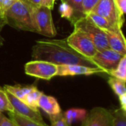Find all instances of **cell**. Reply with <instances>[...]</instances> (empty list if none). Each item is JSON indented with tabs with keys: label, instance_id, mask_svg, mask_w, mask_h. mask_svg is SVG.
I'll return each instance as SVG.
<instances>
[{
	"label": "cell",
	"instance_id": "6da1fadb",
	"mask_svg": "<svg viewBox=\"0 0 126 126\" xmlns=\"http://www.w3.org/2000/svg\"><path fill=\"white\" fill-rule=\"evenodd\" d=\"M32 58L56 65H82L91 68H99L91 59L72 48L66 39L36 41L32 48Z\"/></svg>",
	"mask_w": 126,
	"mask_h": 126
},
{
	"label": "cell",
	"instance_id": "7a4b0ae2",
	"mask_svg": "<svg viewBox=\"0 0 126 126\" xmlns=\"http://www.w3.org/2000/svg\"><path fill=\"white\" fill-rule=\"evenodd\" d=\"M7 24L24 31L35 32L30 4L24 0H16L6 13Z\"/></svg>",
	"mask_w": 126,
	"mask_h": 126
},
{
	"label": "cell",
	"instance_id": "3957f363",
	"mask_svg": "<svg viewBox=\"0 0 126 126\" xmlns=\"http://www.w3.org/2000/svg\"><path fill=\"white\" fill-rule=\"evenodd\" d=\"M30 8L35 32L47 37L55 36L57 31L52 19V10L42 5L40 7L30 5Z\"/></svg>",
	"mask_w": 126,
	"mask_h": 126
},
{
	"label": "cell",
	"instance_id": "277c9868",
	"mask_svg": "<svg viewBox=\"0 0 126 126\" xmlns=\"http://www.w3.org/2000/svg\"><path fill=\"white\" fill-rule=\"evenodd\" d=\"M73 25L74 29L81 31L92 41L97 51L110 49L104 31L95 25L87 16L78 19Z\"/></svg>",
	"mask_w": 126,
	"mask_h": 126
},
{
	"label": "cell",
	"instance_id": "5b68a950",
	"mask_svg": "<svg viewBox=\"0 0 126 126\" xmlns=\"http://www.w3.org/2000/svg\"><path fill=\"white\" fill-rule=\"evenodd\" d=\"M92 11L105 18L113 27L122 28L124 15L120 11L115 0H100Z\"/></svg>",
	"mask_w": 126,
	"mask_h": 126
},
{
	"label": "cell",
	"instance_id": "8992f818",
	"mask_svg": "<svg viewBox=\"0 0 126 126\" xmlns=\"http://www.w3.org/2000/svg\"><path fill=\"white\" fill-rule=\"evenodd\" d=\"M67 44L75 51L92 59L97 52V49L92 41L81 31L74 29L70 35L66 38Z\"/></svg>",
	"mask_w": 126,
	"mask_h": 126
},
{
	"label": "cell",
	"instance_id": "52a82bcc",
	"mask_svg": "<svg viewBox=\"0 0 126 126\" xmlns=\"http://www.w3.org/2000/svg\"><path fill=\"white\" fill-rule=\"evenodd\" d=\"M57 71L58 65L45 61L34 60L24 65L26 75L46 80H49L56 76Z\"/></svg>",
	"mask_w": 126,
	"mask_h": 126
},
{
	"label": "cell",
	"instance_id": "ba28073f",
	"mask_svg": "<svg viewBox=\"0 0 126 126\" xmlns=\"http://www.w3.org/2000/svg\"><path fill=\"white\" fill-rule=\"evenodd\" d=\"M125 56L111 49L97 51V54L91 59L99 68L102 69L106 73L114 69L122 58Z\"/></svg>",
	"mask_w": 126,
	"mask_h": 126
},
{
	"label": "cell",
	"instance_id": "9c48e42d",
	"mask_svg": "<svg viewBox=\"0 0 126 126\" xmlns=\"http://www.w3.org/2000/svg\"><path fill=\"white\" fill-rule=\"evenodd\" d=\"M81 126H113V114L103 107H94L87 113Z\"/></svg>",
	"mask_w": 126,
	"mask_h": 126
},
{
	"label": "cell",
	"instance_id": "30bf717a",
	"mask_svg": "<svg viewBox=\"0 0 126 126\" xmlns=\"http://www.w3.org/2000/svg\"><path fill=\"white\" fill-rule=\"evenodd\" d=\"M7 95V97L13 108V112L29 118L32 120H34L35 122H38L41 124H46L42 118V116L39 111L38 109H34L29 106L27 104L24 103L23 101L20 100L15 96H13L12 94L9 93L8 92L5 91Z\"/></svg>",
	"mask_w": 126,
	"mask_h": 126
},
{
	"label": "cell",
	"instance_id": "8fae6325",
	"mask_svg": "<svg viewBox=\"0 0 126 126\" xmlns=\"http://www.w3.org/2000/svg\"><path fill=\"white\" fill-rule=\"evenodd\" d=\"M103 30L106 35L109 48L123 55H126V42L122 28L114 27L111 30Z\"/></svg>",
	"mask_w": 126,
	"mask_h": 126
},
{
	"label": "cell",
	"instance_id": "7c38bea8",
	"mask_svg": "<svg viewBox=\"0 0 126 126\" xmlns=\"http://www.w3.org/2000/svg\"><path fill=\"white\" fill-rule=\"evenodd\" d=\"M105 72L100 68H91L82 65H58L56 76L91 75Z\"/></svg>",
	"mask_w": 126,
	"mask_h": 126
},
{
	"label": "cell",
	"instance_id": "4fadbf2b",
	"mask_svg": "<svg viewBox=\"0 0 126 126\" xmlns=\"http://www.w3.org/2000/svg\"><path fill=\"white\" fill-rule=\"evenodd\" d=\"M38 107L49 115H55L62 111L58 100L55 97L44 93H42L38 100Z\"/></svg>",
	"mask_w": 126,
	"mask_h": 126
},
{
	"label": "cell",
	"instance_id": "5bb4252c",
	"mask_svg": "<svg viewBox=\"0 0 126 126\" xmlns=\"http://www.w3.org/2000/svg\"><path fill=\"white\" fill-rule=\"evenodd\" d=\"M36 87L34 86H10V85H5L4 86V89L9 93L12 94L13 96L17 97L21 101H24L26 95L30 93L31 91H32Z\"/></svg>",
	"mask_w": 126,
	"mask_h": 126
},
{
	"label": "cell",
	"instance_id": "9a60e30c",
	"mask_svg": "<svg viewBox=\"0 0 126 126\" xmlns=\"http://www.w3.org/2000/svg\"><path fill=\"white\" fill-rule=\"evenodd\" d=\"M87 113V111L83 109H70L63 113V116L67 123L71 125L78 121H83Z\"/></svg>",
	"mask_w": 126,
	"mask_h": 126
},
{
	"label": "cell",
	"instance_id": "2e32d148",
	"mask_svg": "<svg viewBox=\"0 0 126 126\" xmlns=\"http://www.w3.org/2000/svg\"><path fill=\"white\" fill-rule=\"evenodd\" d=\"M9 118L17 126H48L47 124H41L29 118L22 117L15 112H9Z\"/></svg>",
	"mask_w": 126,
	"mask_h": 126
},
{
	"label": "cell",
	"instance_id": "e0dca14e",
	"mask_svg": "<svg viewBox=\"0 0 126 126\" xmlns=\"http://www.w3.org/2000/svg\"><path fill=\"white\" fill-rule=\"evenodd\" d=\"M62 2H65L69 4L74 11V18L72 25L80 18L85 16L83 13V0H61Z\"/></svg>",
	"mask_w": 126,
	"mask_h": 126
},
{
	"label": "cell",
	"instance_id": "ac0fdd59",
	"mask_svg": "<svg viewBox=\"0 0 126 126\" xmlns=\"http://www.w3.org/2000/svg\"><path fill=\"white\" fill-rule=\"evenodd\" d=\"M108 83L118 97L123 94H126V80L111 76L108 80Z\"/></svg>",
	"mask_w": 126,
	"mask_h": 126
},
{
	"label": "cell",
	"instance_id": "d6986e66",
	"mask_svg": "<svg viewBox=\"0 0 126 126\" xmlns=\"http://www.w3.org/2000/svg\"><path fill=\"white\" fill-rule=\"evenodd\" d=\"M86 16H87L95 25H97L98 27H100L102 30H111L114 27L105 18L94 13V12L91 11Z\"/></svg>",
	"mask_w": 126,
	"mask_h": 126
},
{
	"label": "cell",
	"instance_id": "ffe728a7",
	"mask_svg": "<svg viewBox=\"0 0 126 126\" xmlns=\"http://www.w3.org/2000/svg\"><path fill=\"white\" fill-rule=\"evenodd\" d=\"M110 76L126 80V55L123 56L117 66L108 73Z\"/></svg>",
	"mask_w": 126,
	"mask_h": 126
},
{
	"label": "cell",
	"instance_id": "44dd1931",
	"mask_svg": "<svg viewBox=\"0 0 126 126\" xmlns=\"http://www.w3.org/2000/svg\"><path fill=\"white\" fill-rule=\"evenodd\" d=\"M42 93L43 92H41L37 88H35L26 95L23 102L25 103L26 104H27L31 108H32L34 109H38V100H39L41 95L42 94Z\"/></svg>",
	"mask_w": 126,
	"mask_h": 126
},
{
	"label": "cell",
	"instance_id": "7402d4cb",
	"mask_svg": "<svg viewBox=\"0 0 126 126\" xmlns=\"http://www.w3.org/2000/svg\"><path fill=\"white\" fill-rule=\"evenodd\" d=\"M13 112V108L7 97L5 90L0 87V112Z\"/></svg>",
	"mask_w": 126,
	"mask_h": 126
},
{
	"label": "cell",
	"instance_id": "603a6c76",
	"mask_svg": "<svg viewBox=\"0 0 126 126\" xmlns=\"http://www.w3.org/2000/svg\"><path fill=\"white\" fill-rule=\"evenodd\" d=\"M16 0H0V24L4 27L7 24L6 13Z\"/></svg>",
	"mask_w": 126,
	"mask_h": 126
},
{
	"label": "cell",
	"instance_id": "cb8c5ba5",
	"mask_svg": "<svg viewBox=\"0 0 126 126\" xmlns=\"http://www.w3.org/2000/svg\"><path fill=\"white\" fill-rule=\"evenodd\" d=\"M113 126H126V111L121 109L115 110L113 113Z\"/></svg>",
	"mask_w": 126,
	"mask_h": 126
},
{
	"label": "cell",
	"instance_id": "d4e9b609",
	"mask_svg": "<svg viewBox=\"0 0 126 126\" xmlns=\"http://www.w3.org/2000/svg\"><path fill=\"white\" fill-rule=\"evenodd\" d=\"M59 13L62 18H66L72 24L74 18V11L69 4L65 2H62L59 6Z\"/></svg>",
	"mask_w": 126,
	"mask_h": 126
},
{
	"label": "cell",
	"instance_id": "484cf974",
	"mask_svg": "<svg viewBox=\"0 0 126 126\" xmlns=\"http://www.w3.org/2000/svg\"><path fill=\"white\" fill-rule=\"evenodd\" d=\"M51 122V126H70L64 118L63 113H61L55 115H49Z\"/></svg>",
	"mask_w": 126,
	"mask_h": 126
},
{
	"label": "cell",
	"instance_id": "4316f807",
	"mask_svg": "<svg viewBox=\"0 0 126 126\" xmlns=\"http://www.w3.org/2000/svg\"><path fill=\"white\" fill-rule=\"evenodd\" d=\"M100 0H83V13L86 16L89 13L92 11L93 7Z\"/></svg>",
	"mask_w": 126,
	"mask_h": 126
},
{
	"label": "cell",
	"instance_id": "83f0119b",
	"mask_svg": "<svg viewBox=\"0 0 126 126\" xmlns=\"http://www.w3.org/2000/svg\"><path fill=\"white\" fill-rule=\"evenodd\" d=\"M0 126H17L10 118L0 112Z\"/></svg>",
	"mask_w": 126,
	"mask_h": 126
},
{
	"label": "cell",
	"instance_id": "f1b7e54d",
	"mask_svg": "<svg viewBox=\"0 0 126 126\" xmlns=\"http://www.w3.org/2000/svg\"><path fill=\"white\" fill-rule=\"evenodd\" d=\"M117 5L123 15L126 13V0H115Z\"/></svg>",
	"mask_w": 126,
	"mask_h": 126
},
{
	"label": "cell",
	"instance_id": "f546056e",
	"mask_svg": "<svg viewBox=\"0 0 126 126\" xmlns=\"http://www.w3.org/2000/svg\"><path fill=\"white\" fill-rule=\"evenodd\" d=\"M56 0H41V5L47 7L50 10H52Z\"/></svg>",
	"mask_w": 126,
	"mask_h": 126
},
{
	"label": "cell",
	"instance_id": "4dcf8cb0",
	"mask_svg": "<svg viewBox=\"0 0 126 126\" xmlns=\"http://www.w3.org/2000/svg\"><path fill=\"white\" fill-rule=\"evenodd\" d=\"M119 100L120 103V109L126 111V94L119 96Z\"/></svg>",
	"mask_w": 126,
	"mask_h": 126
},
{
	"label": "cell",
	"instance_id": "1f68e13d",
	"mask_svg": "<svg viewBox=\"0 0 126 126\" xmlns=\"http://www.w3.org/2000/svg\"><path fill=\"white\" fill-rule=\"evenodd\" d=\"M24 1L33 7H40L41 5V0H24Z\"/></svg>",
	"mask_w": 126,
	"mask_h": 126
},
{
	"label": "cell",
	"instance_id": "d6a6232c",
	"mask_svg": "<svg viewBox=\"0 0 126 126\" xmlns=\"http://www.w3.org/2000/svg\"><path fill=\"white\" fill-rule=\"evenodd\" d=\"M4 39L2 38V36L0 35V47H2L4 45Z\"/></svg>",
	"mask_w": 126,
	"mask_h": 126
},
{
	"label": "cell",
	"instance_id": "836d02e7",
	"mask_svg": "<svg viewBox=\"0 0 126 126\" xmlns=\"http://www.w3.org/2000/svg\"><path fill=\"white\" fill-rule=\"evenodd\" d=\"M2 28H3V26L0 24V32H1V30H2Z\"/></svg>",
	"mask_w": 126,
	"mask_h": 126
}]
</instances>
